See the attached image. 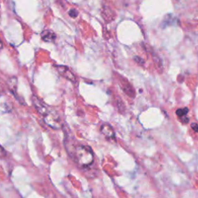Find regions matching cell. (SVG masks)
Instances as JSON below:
<instances>
[{
    "label": "cell",
    "instance_id": "52a82bcc",
    "mask_svg": "<svg viewBox=\"0 0 198 198\" xmlns=\"http://www.w3.org/2000/svg\"><path fill=\"white\" fill-rule=\"evenodd\" d=\"M69 15L72 18H76L78 15V12L75 9H72L69 11Z\"/></svg>",
    "mask_w": 198,
    "mask_h": 198
},
{
    "label": "cell",
    "instance_id": "8992f818",
    "mask_svg": "<svg viewBox=\"0 0 198 198\" xmlns=\"http://www.w3.org/2000/svg\"><path fill=\"white\" fill-rule=\"evenodd\" d=\"M189 109L187 108H184V109H179L178 110H176V113L179 117H183V116H185L187 114Z\"/></svg>",
    "mask_w": 198,
    "mask_h": 198
},
{
    "label": "cell",
    "instance_id": "ba28073f",
    "mask_svg": "<svg viewBox=\"0 0 198 198\" xmlns=\"http://www.w3.org/2000/svg\"><path fill=\"white\" fill-rule=\"evenodd\" d=\"M191 128L193 129V130L198 132V124H197V123H193V124H191Z\"/></svg>",
    "mask_w": 198,
    "mask_h": 198
},
{
    "label": "cell",
    "instance_id": "3957f363",
    "mask_svg": "<svg viewBox=\"0 0 198 198\" xmlns=\"http://www.w3.org/2000/svg\"><path fill=\"white\" fill-rule=\"evenodd\" d=\"M56 71H58L60 74H61L62 77H64V78H66L68 81H71L73 83H75L77 79H76L75 75L74 74V73L66 66H63V65H56Z\"/></svg>",
    "mask_w": 198,
    "mask_h": 198
},
{
    "label": "cell",
    "instance_id": "5b68a950",
    "mask_svg": "<svg viewBox=\"0 0 198 198\" xmlns=\"http://www.w3.org/2000/svg\"><path fill=\"white\" fill-rule=\"evenodd\" d=\"M41 37L45 42H54L56 40V34L51 30H45L41 34Z\"/></svg>",
    "mask_w": 198,
    "mask_h": 198
},
{
    "label": "cell",
    "instance_id": "9c48e42d",
    "mask_svg": "<svg viewBox=\"0 0 198 198\" xmlns=\"http://www.w3.org/2000/svg\"><path fill=\"white\" fill-rule=\"evenodd\" d=\"M3 42H2V40H1V39H0V51H1L2 50V48H3Z\"/></svg>",
    "mask_w": 198,
    "mask_h": 198
},
{
    "label": "cell",
    "instance_id": "277c9868",
    "mask_svg": "<svg viewBox=\"0 0 198 198\" xmlns=\"http://www.w3.org/2000/svg\"><path fill=\"white\" fill-rule=\"evenodd\" d=\"M101 132L107 138H114L115 136V133L112 127H111L110 125H102L101 127Z\"/></svg>",
    "mask_w": 198,
    "mask_h": 198
},
{
    "label": "cell",
    "instance_id": "6da1fadb",
    "mask_svg": "<svg viewBox=\"0 0 198 198\" xmlns=\"http://www.w3.org/2000/svg\"><path fill=\"white\" fill-rule=\"evenodd\" d=\"M32 101L36 111L43 116L44 122L54 129H61L63 126L62 120L57 111L51 106L43 102L36 96H33Z\"/></svg>",
    "mask_w": 198,
    "mask_h": 198
},
{
    "label": "cell",
    "instance_id": "7a4b0ae2",
    "mask_svg": "<svg viewBox=\"0 0 198 198\" xmlns=\"http://www.w3.org/2000/svg\"><path fill=\"white\" fill-rule=\"evenodd\" d=\"M74 157L77 163L81 167H88L94 161L92 150L91 148L85 146H76L74 151Z\"/></svg>",
    "mask_w": 198,
    "mask_h": 198
}]
</instances>
